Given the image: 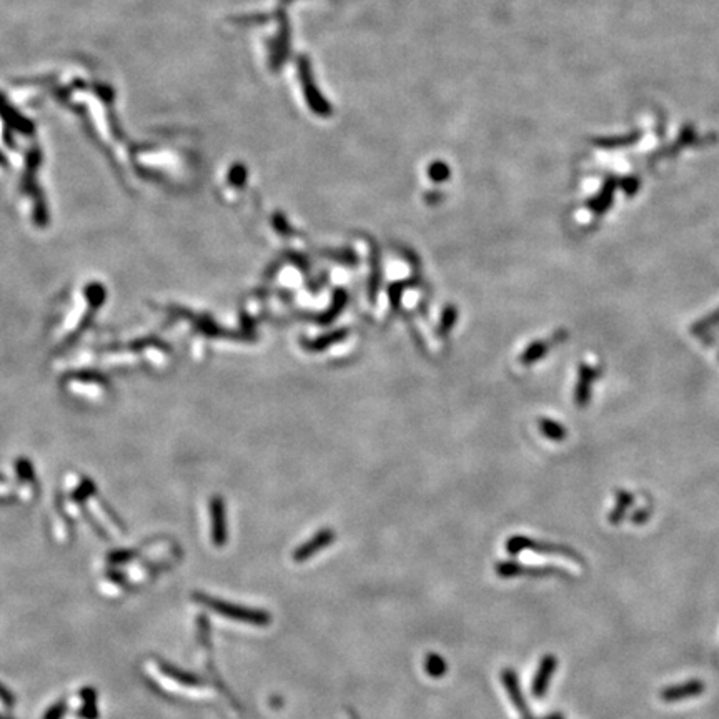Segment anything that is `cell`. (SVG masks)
Returning a JSON list of instances; mask_svg holds the SVG:
<instances>
[{"label": "cell", "instance_id": "1", "mask_svg": "<svg viewBox=\"0 0 719 719\" xmlns=\"http://www.w3.org/2000/svg\"><path fill=\"white\" fill-rule=\"evenodd\" d=\"M197 598L202 605L207 606V608L214 609L215 613L222 614V616H225V618L235 619V621L248 623V625H255V626L270 625V621H272V616H270L268 611L232 605V603L220 601V600H217V598L205 596V594H197Z\"/></svg>", "mask_w": 719, "mask_h": 719}, {"label": "cell", "instance_id": "5", "mask_svg": "<svg viewBox=\"0 0 719 719\" xmlns=\"http://www.w3.org/2000/svg\"><path fill=\"white\" fill-rule=\"evenodd\" d=\"M503 683H505L506 688H508L511 700H513L514 704H517V708L525 711V701H523L521 691H519V688H518V681H517V676H514V673L513 671L503 673Z\"/></svg>", "mask_w": 719, "mask_h": 719}, {"label": "cell", "instance_id": "2", "mask_svg": "<svg viewBox=\"0 0 719 719\" xmlns=\"http://www.w3.org/2000/svg\"><path fill=\"white\" fill-rule=\"evenodd\" d=\"M333 539L335 535H331V531H322V533H318L313 539H310L309 543L302 544V546L293 553V560L297 561V563H303V561L311 558L315 553L323 550V548H325L327 544H330Z\"/></svg>", "mask_w": 719, "mask_h": 719}, {"label": "cell", "instance_id": "4", "mask_svg": "<svg viewBox=\"0 0 719 719\" xmlns=\"http://www.w3.org/2000/svg\"><path fill=\"white\" fill-rule=\"evenodd\" d=\"M553 671H555V659H553L551 656H548V658L543 659L542 666H539L538 673H536L535 683H533L535 696H538V698L543 696L544 689L548 688V683H550V676Z\"/></svg>", "mask_w": 719, "mask_h": 719}, {"label": "cell", "instance_id": "8", "mask_svg": "<svg viewBox=\"0 0 719 719\" xmlns=\"http://www.w3.org/2000/svg\"><path fill=\"white\" fill-rule=\"evenodd\" d=\"M718 323H719V310L714 311L713 315H709L708 318L702 320V322L696 323V325L693 327V331H694V333H696V335H700L702 330H706V328H711V327L718 325Z\"/></svg>", "mask_w": 719, "mask_h": 719}, {"label": "cell", "instance_id": "6", "mask_svg": "<svg viewBox=\"0 0 719 719\" xmlns=\"http://www.w3.org/2000/svg\"><path fill=\"white\" fill-rule=\"evenodd\" d=\"M425 671L431 677H442V676H444V673L448 671V664H447V661L442 658V656L431 652V655H428L425 659Z\"/></svg>", "mask_w": 719, "mask_h": 719}, {"label": "cell", "instance_id": "3", "mask_svg": "<svg viewBox=\"0 0 719 719\" xmlns=\"http://www.w3.org/2000/svg\"><path fill=\"white\" fill-rule=\"evenodd\" d=\"M598 376V372L588 365H581L580 368V380L575 392V400L578 406H586L591 397V383L594 378Z\"/></svg>", "mask_w": 719, "mask_h": 719}, {"label": "cell", "instance_id": "7", "mask_svg": "<svg viewBox=\"0 0 719 719\" xmlns=\"http://www.w3.org/2000/svg\"><path fill=\"white\" fill-rule=\"evenodd\" d=\"M542 430L544 435H548L550 438L556 440V442H558V440H563L564 435H566V431H564L563 426L558 425V423H555V422H548V419L546 422H542Z\"/></svg>", "mask_w": 719, "mask_h": 719}]
</instances>
